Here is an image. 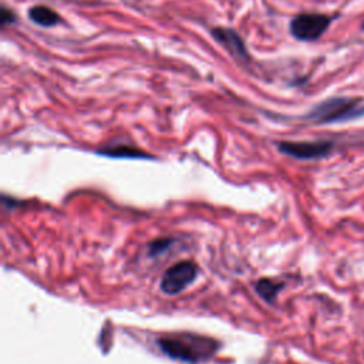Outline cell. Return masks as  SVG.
Returning <instances> with one entry per match:
<instances>
[{"instance_id": "cell-1", "label": "cell", "mask_w": 364, "mask_h": 364, "mask_svg": "<svg viewBox=\"0 0 364 364\" xmlns=\"http://www.w3.org/2000/svg\"><path fill=\"white\" fill-rule=\"evenodd\" d=\"M158 347L171 358L185 363H200L216 353L218 341L199 334L173 333L161 337Z\"/></svg>"}, {"instance_id": "cell-2", "label": "cell", "mask_w": 364, "mask_h": 364, "mask_svg": "<svg viewBox=\"0 0 364 364\" xmlns=\"http://www.w3.org/2000/svg\"><path fill=\"white\" fill-rule=\"evenodd\" d=\"M364 115V104L357 98H330L317 104L307 119L316 124H333L350 121Z\"/></svg>"}, {"instance_id": "cell-3", "label": "cell", "mask_w": 364, "mask_h": 364, "mask_svg": "<svg viewBox=\"0 0 364 364\" xmlns=\"http://www.w3.org/2000/svg\"><path fill=\"white\" fill-rule=\"evenodd\" d=\"M198 276V266L192 260H182L172 264L162 276L161 290L165 294H178L185 290Z\"/></svg>"}, {"instance_id": "cell-4", "label": "cell", "mask_w": 364, "mask_h": 364, "mask_svg": "<svg viewBox=\"0 0 364 364\" xmlns=\"http://www.w3.org/2000/svg\"><path fill=\"white\" fill-rule=\"evenodd\" d=\"M330 18L318 13H303L296 16L290 23L291 34L303 41L318 38L328 27Z\"/></svg>"}, {"instance_id": "cell-5", "label": "cell", "mask_w": 364, "mask_h": 364, "mask_svg": "<svg viewBox=\"0 0 364 364\" xmlns=\"http://www.w3.org/2000/svg\"><path fill=\"white\" fill-rule=\"evenodd\" d=\"M279 151L282 154H286L289 156H293L296 159H318L323 156H327L330 151L333 149V144L327 141L320 142H280Z\"/></svg>"}, {"instance_id": "cell-6", "label": "cell", "mask_w": 364, "mask_h": 364, "mask_svg": "<svg viewBox=\"0 0 364 364\" xmlns=\"http://www.w3.org/2000/svg\"><path fill=\"white\" fill-rule=\"evenodd\" d=\"M213 37L218 38L233 55L247 57L243 41L240 40V37L235 31H232L229 28H215L213 30Z\"/></svg>"}, {"instance_id": "cell-7", "label": "cell", "mask_w": 364, "mask_h": 364, "mask_svg": "<svg viewBox=\"0 0 364 364\" xmlns=\"http://www.w3.org/2000/svg\"><path fill=\"white\" fill-rule=\"evenodd\" d=\"M28 17L36 24L44 26V27L54 26L60 20L58 14L54 10H51L50 7H46V6H34V7H31L28 10Z\"/></svg>"}, {"instance_id": "cell-8", "label": "cell", "mask_w": 364, "mask_h": 364, "mask_svg": "<svg viewBox=\"0 0 364 364\" xmlns=\"http://www.w3.org/2000/svg\"><path fill=\"white\" fill-rule=\"evenodd\" d=\"M98 154L105 155V156H111V158H149V155H146L145 152L139 151L138 148L134 146H128V145H115V146H107L98 151Z\"/></svg>"}, {"instance_id": "cell-9", "label": "cell", "mask_w": 364, "mask_h": 364, "mask_svg": "<svg viewBox=\"0 0 364 364\" xmlns=\"http://www.w3.org/2000/svg\"><path fill=\"white\" fill-rule=\"evenodd\" d=\"M282 287H283L282 282H276V280H270V279H262L256 283L257 294L269 303L276 299V296Z\"/></svg>"}, {"instance_id": "cell-10", "label": "cell", "mask_w": 364, "mask_h": 364, "mask_svg": "<svg viewBox=\"0 0 364 364\" xmlns=\"http://www.w3.org/2000/svg\"><path fill=\"white\" fill-rule=\"evenodd\" d=\"M171 243H172L171 239H156V240L151 242L149 243V253H151V256L162 253L164 250H166L171 246Z\"/></svg>"}, {"instance_id": "cell-11", "label": "cell", "mask_w": 364, "mask_h": 364, "mask_svg": "<svg viewBox=\"0 0 364 364\" xmlns=\"http://www.w3.org/2000/svg\"><path fill=\"white\" fill-rule=\"evenodd\" d=\"M11 20H13L11 11L3 9V11H1V23H3V24H9V23H11Z\"/></svg>"}, {"instance_id": "cell-12", "label": "cell", "mask_w": 364, "mask_h": 364, "mask_svg": "<svg viewBox=\"0 0 364 364\" xmlns=\"http://www.w3.org/2000/svg\"><path fill=\"white\" fill-rule=\"evenodd\" d=\"M363 28H364V23H363Z\"/></svg>"}]
</instances>
